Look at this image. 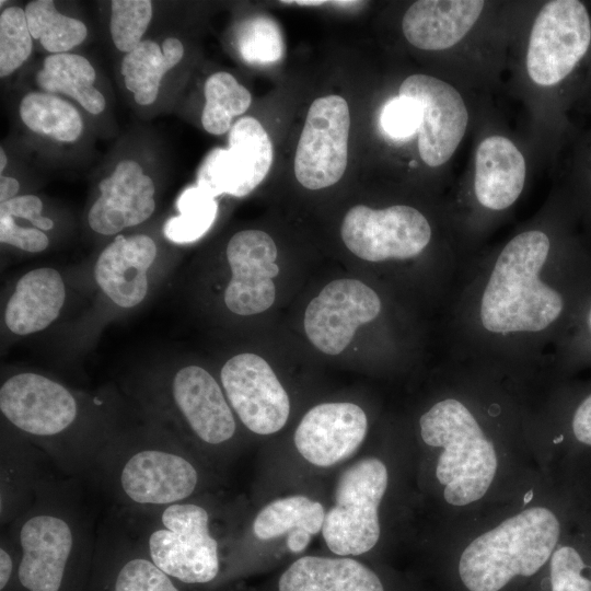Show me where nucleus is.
Segmentation results:
<instances>
[{
  "label": "nucleus",
  "instance_id": "1",
  "mask_svg": "<svg viewBox=\"0 0 591 591\" xmlns=\"http://www.w3.org/2000/svg\"><path fill=\"white\" fill-rule=\"evenodd\" d=\"M74 480L44 477L9 523L20 556L18 591H86L97 532Z\"/></svg>",
  "mask_w": 591,
  "mask_h": 591
},
{
  "label": "nucleus",
  "instance_id": "2",
  "mask_svg": "<svg viewBox=\"0 0 591 591\" xmlns=\"http://www.w3.org/2000/svg\"><path fill=\"white\" fill-rule=\"evenodd\" d=\"M575 505H531L464 543L443 570L445 591H528L544 576Z\"/></svg>",
  "mask_w": 591,
  "mask_h": 591
},
{
  "label": "nucleus",
  "instance_id": "3",
  "mask_svg": "<svg viewBox=\"0 0 591 591\" xmlns=\"http://www.w3.org/2000/svg\"><path fill=\"white\" fill-rule=\"evenodd\" d=\"M5 421L68 475L91 473L115 431L86 424L84 404L62 383L36 372L7 378L0 387Z\"/></svg>",
  "mask_w": 591,
  "mask_h": 591
},
{
  "label": "nucleus",
  "instance_id": "4",
  "mask_svg": "<svg viewBox=\"0 0 591 591\" xmlns=\"http://www.w3.org/2000/svg\"><path fill=\"white\" fill-rule=\"evenodd\" d=\"M124 513L154 511L189 500L200 473L166 429L117 431L91 473Z\"/></svg>",
  "mask_w": 591,
  "mask_h": 591
},
{
  "label": "nucleus",
  "instance_id": "5",
  "mask_svg": "<svg viewBox=\"0 0 591 591\" xmlns=\"http://www.w3.org/2000/svg\"><path fill=\"white\" fill-rule=\"evenodd\" d=\"M551 248L538 230L514 236L499 254L480 301L483 326L494 334L541 332L564 315V293L540 279Z\"/></svg>",
  "mask_w": 591,
  "mask_h": 591
},
{
  "label": "nucleus",
  "instance_id": "6",
  "mask_svg": "<svg viewBox=\"0 0 591 591\" xmlns=\"http://www.w3.org/2000/svg\"><path fill=\"white\" fill-rule=\"evenodd\" d=\"M420 437L438 449L434 476L443 500L453 508L474 506L496 482L499 452L494 441L457 398L437 402L419 419Z\"/></svg>",
  "mask_w": 591,
  "mask_h": 591
},
{
  "label": "nucleus",
  "instance_id": "7",
  "mask_svg": "<svg viewBox=\"0 0 591 591\" xmlns=\"http://www.w3.org/2000/svg\"><path fill=\"white\" fill-rule=\"evenodd\" d=\"M114 511L153 564L184 589L208 587L221 577L219 544L202 505L189 499L149 512Z\"/></svg>",
  "mask_w": 591,
  "mask_h": 591
},
{
  "label": "nucleus",
  "instance_id": "8",
  "mask_svg": "<svg viewBox=\"0 0 591 591\" xmlns=\"http://www.w3.org/2000/svg\"><path fill=\"white\" fill-rule=\"evenodd\" d=\"M389 484L383 461L366 457L339 476L335 505L327 513L322 534L329 551L348 557L371 551L381 534L379 507Z\"/></svg>",
  "mask_w": 591,
  "mask_h": 591
},
{
  "label": "nucleus",
  "instance_id": "9",
  "mask_svg": "<svg viewBox=\"0 0 591 591\" xmlns=\"http://www.w3.org/2000/svg\"><path fill=\"white\" fill-rule=\"evenodd\" d=\"M591 24L578 0H553L543 5L532 26L526 70L536 84L564 80L588 51Z\"/></svg>",
  "mask_w": 591,
  "mask_h": 591
},
{
  "label": "nucleus",
  "instance_id": "10",
  "mask_svg": "<svg viewBox=\"0 0 591 591\" xmlns=\"http://www.w3.org/2000/svg\"><path fill=\"white\" fill-rule=\"evenodd\" d=\"M340 234L356 256L382 262L420 254L430 241L431 228L425 216L410 206L372 209L357 205L345 215Z\"/></svg>",
  "mask_w": 591,
  "mask_h": 591
},
{
  "label": "nucleus",
  "instance_id": "11",
  "mask_svg": "<svg viewBox=\"0 0 591 591\" xmlns=\"http://www.w3.org/2000/svg\"><path fill=\"white\" fill-rule=\"evenodd\" d=\"M350 114L347 101L336 94L311 104L294 157V175L308 189L336 184L348 160Z\"/></svg>",
  "mask_w": 591,
  "mask_h": 591
},
{
  "label": "nucleus",
  "instance_id": "12",
  "mask_svg": "<svg viewBox=\"0 0 591 591\" xmlns=\"http://www.w3.org/2000/svg\"><path fill=\"white\" fill-rule=\"evenodd\" d=\"M273 158V144L262 124L254 117H242L230 129L229 147L207 154L196 185L213 197H244L266 177Z\"/></svg>",
  "mask_w": 591,
  "mask_h": 591
},
{
  "label": "nucleus",
  "instance_id": "13",
  "mask_svg": "<svg viewBox=\"0 0 591 591\" xmlns=\"http://www.w3.org/2000/svg\"><path fill=\"white\" fill-rule=\"evenodd\" d=\"M225 397L242 424L257 434L279 431L290 414L288 394L268 362L255 354H240L222 367Z\"/></svg>",
  "mask_w": 591,
  "mask_h": 591
},
{
  "label": "nucleus",
  "instance_id": "14",
  "mask_svg": "<svg viewBox=\"0 0 591 591\" xmlns=\"http://www.w3.org/2000/svg\"><path fill=\"white\" fill-rule=\"evenodd\" d=\"M86 591H186L149 558L123 519L113 511L97 532Z\"/></svg>",
  "mask_w": 591,
  "mask_h": 591
},
{
  "label": "nucleus",
  "instance_id": "15",
  "mask_svg": "<svg viewBox=\"0 0 591 591\" xmlns=\"http://www.w3.org/2000/svg\"><path fill=\"white\" fill-rule=\"evenodd\" d=\"M165 413L206 445H222L235 434L233 410L216 379L204 368L178 369L166 386Z\"/></svg>",
  "mask_w": 591,
  "mask_h": 591
},
{
  "label": "nucleus",
  "instance_id": "16",
  "mask_svg": "<svg viewBox=\"0 0 591 591\" xmlns=\"http://www.w3.org/2000/svg\"><path fill=\"white\" fill-rule=\"evenodd\" d=\"M398 95L414 100L419 108L418 151L431 167L448 162L465 134L468 113L461 94L451 84L428 74H412Z\"/></svg>",
  "mask_w": 591,
  "mask_h": 591
},
{
  "label": "nucleus",
  "instance_id": "17",
  "mask_svg": "<svg viewBox=\"0 0 591 591\" xmlns=\"http://www.w3.org/2000/svg\"><path fill=\"white\" fill-rule=\"evenodd\" d=\"M381 311L375 291L356 279H337L312 299L304 313V329L322 352L335 356L352 340L360 325L373 321Z\"/></svg>",
  "mask_w": 591,
  "mask_h": 591
},
{
  "label": "nucleus",
  "instance_id": "18",
  "mask_svg": "<svg viewBox=\"0 0 591 591\" xmlns=\"http://www.w3.org/2000/svg\"><path fill=\"white\" fill-rule=\"evenodd\" d=\"M231 279L224 291L227 308L237 315H253L269 309L276 297L274 278L277 246L269 234L260 230L235 233L225 250Z\"/></svg>",
  "mask_w": 591,
  "mask_h": 591
},
{
  "label": "nucleus",
  "instance_id": "19",
  "mask_svg": "<svg viewBox=\"0 0 591 591\" xmlns=\"http://www.w3.org/2000/svg\"><path fill=\"white\" fill-rule=\"evenodd\" d=\"M367 429V416L358 405L322 403L301 419L294 444L308 462L327 467L349 457L364 440Z\"/></svg>",
  "mask_w": 591,
  "mask_h": 591
},
{
  "label": "nucleus",
  "instance_id": "20",
  "mask_svg": "<svg viewBox=\"0 0 591 591\" xmlns=\"http://www.w3.org/2000/svg\"><path fill=\"white\" fill-rule=\"evenodd\" d=\"M88 222L100 234L112 235L147 221L155 209V186L135 160H123L99 184Z\"/></svg>",
  "mask_w": 591,
  "mask_h": 591
},
{
  "label": "nucleus",
  "instance_id": "21",
  "mask_svg": "<svg viewBox=\"0 0 591 591\" xmlns=\"http://www.w3.org/2000/svg\"><path fill=\"white\" fill-rule=\"evenodd\" d=\"M157 253L154 240L147 234L117 235L94 265L97 286L123 309L138 305L148 293V270Z\"/></svg>",
  "mask_w": 591,
  "mask_h": 591
},
{
  "label": "nucleus",
  "instance_id": "22",
  "mask_svg": "<svg viewBox=\"0 0 591 591\" xmlns=\"http://www.w3.org/2000/svg\"><path fill=\"white\" fill-rule=\"evenodd\" d=\"M484 4L480 0L416 1L403 16V34L419 49L450 48L473 27Z\"/></svg>",
  "mask_w": 591,
  "mask_h": 591
},
{
  "label": "nucleus",
  "instance_id": "23",
  "mask_svg": "<svg viewBox=\"0 0 591 591\" xmlns=\"http://www.w3.org/2000/svg\"><path fill=\"white\" fill-rule=\"evenodd\" d=\"M65 301V283L55 268L32 269L16 281L4 309V323L18 336L40 332L59 316Z\"/></svg>",
  "mask_w": 591,
  "mask_h": 591
},
{
  "label": "nucleus",
  "instance_id": "24",
  "mask_svg": "<svg viewBox=\"0 0 591 591\" xmlns=\"http://www.w3.org/2000/svg\"><path fill=\"white\" fill-rule=\"evenodd\" d=\"M525 161L515 144L501 136L484 139L475 155L474 189L478 202L491 210L510 207L520 196Z\"/></svg>",
  "mask_w": 591,
  "mask_h": 591
},
{
  "label": "nucleus",
  "instance_id": "25",
  "mask_svg": "<svg viewBox=\"0 0 591 591\" xmlns=\"http://www.w3.org/2000/svg\"><path fill=\"white\" fill-rule=\"evenodd\" d=\"M277 591H387L381 576L350 557L303 556L280 575Z\"/></svg>",
  "mask_w": 591,
  "mask_h": 591
},
{
  "label": "nucleus",
  "instance_id": "26",
  "mask_svg": "<svg viewBox=\"0 0 591 591\" xmlns=\"http://www.w3.org/2000/svg\"><path fill=\"white\" fill-rule=\"evenodd\" d=\"M577 507L534 587L544 591H591V511Z\"/></svg>",
  "mask_w": 591,
  "mask_h": 591
},
{
  "label": "nucleus",
  "instance_id": "27",
  "mask_svg": "<svg viewBox=\"0 0 591 591\" xmlns=\"http://www.w3.org/2000/svg\"><path fill=\"white\" fill-rule=\"evenodd\" d=\"M39 450L21 438L1 439V523L9 524L32 501L45 477L39 471Z\"/></svg>",
  "mask_w": 591,
  "mask_h": 591
},
{
  "label": "nucleus",
  "instance_id": "28",
  "mask_svg": "<svg viewBox=\"0 0 591 591\" xmlns=\"http://www.w3.org/2000/svg\"><path fill=\"white\" fill-rule=\"evenodd\" d=\"M183 56L184 46L176 37H167L161 45L152 39H143L134 50L125 54L120 74L138 105L148 106L157 101L163 77Z\"/></svg>",
  "mask_w": 591,
  "mask_h": 591
},
{
  "label": "nucleus",
  "instance_id": "29",
  "mask_svg": "<svg viewBox=\"0 0 591 591\" xmlns=\"http://www.w3.org/2000/svg\"><path fill=\"white\" fill-rule=\"evenodd\" d=\"M95 80L92 63L72 53L47 56L36 74V84L43 92L69 96L86 112L99 115L105 109L106 100L94 85Z\"/></svg>",
  "mask_w": 591,
  "mask_h": 591
},
{
  "label": "nucleus",
  "instance_id": "30",
  "mask_svg": "<svg viewBox=\"0 0 591 591\" xmlns=\"http://www.w3.org/2000/svg\"><path fill=\"white\" fill-rule=\"evenodd\" d=\"M19 114L33 132L59 142H74L83 131L80 112L59 95L30 92L22 97Z\"/></svg>",
  "mask_w": 591,
  "mask_h": 591
},
{
  "label": "nucleus",
  "instance_id": "31",
  "mask_svg": "<svg viewBox=\"0 0 591 591\" xmlns=\"http://www.w3.org/2000/svg\"><path fill=\"white\" fill-rule=\"evenodd\" d=\"M324 519V508L320 502L296 495L266 505L253 522V533L262 541L296 530H304L314 535L322 530Z\"/></svg>",
  "mask_w": 591,
  "mask_h": 591
},
{
  "label": "nucleus",
  "instance_id": "32",
  "mask_svg": "<svg viewBox=\"0 0 591 591\" xmlns=\"http://www.w3.org/2000/svg\"><path fill=\"white\" fill-rule=\"evenodd\" d=\"M24 11L33 39L50 55L69 53L88 36L86 25L59 12L51 0L30 1Z\"/></svg>",
  "mask_w": 591,
  "mask_h": 591
},
{
  "label": "nucleus",
  "instance_id": "33",
  "mask_svg": "<svg viewBox=\"0 0 591 591\" xmlns=\"http://www.w3.org/2000/svg\"><path fill=\"white\" fill-rule=\"evenodd\" d=\"M204 94L201 124L215 136L229 131L233 118L245 113L252 103L250 91L225 71L215 72L206 80Z\"/></svg>",
  "mask_w": 591,
  "mask_h": 591
},
{
  "label": "nucleus",
  "instance_id": "34",
  "mask_svg": "<svg viewBox=\"0 0 591 591\" xmlns=\"http://www.w3.org/2000/svg\"><path fill=\"white\" fill-rule=\"evenodd\" d=\"M176 207L178 213L171 217L163 227L164 236L176 244L199 240L217 218L216 197L198 185L184 189L176 201Z\"/></svg>",
  "mask_w": 591,
  "mask_h": 591
},
{
  "label": "nucleus",
  "instance_id": "35",
  "mask_svg": "<svg viewBox=\"0 0 591 591\" xmlns=\"http://www.w3.org/2000/svg\"><path fill=\"white\" fill-rule=\"evenodd\" d=\"M33 50L25 11L10 5L0 13V77L16 71L28 59Z\"/></svg>",
  "mask_w": 591,
  "mask_h": 591
},
{
  "label": "nucleus",
  "instance_id": "36",
  "mask_svg": "<svg viewBox=\"0 0 591 591\" xmlns=\"http://www.w3.org/2000/svg\"><path fill=\"white\" fill-rule=\"evenodd\" d=\"M152 16L149 0L111 1L109 33L115 47L125 54L134 50L143 40Z\"/></svg>",
  "mask_w": 591,
  "mask_h": 591
},
{
  "label": "nucleus",
  "instance_id": "37",
  "mask_svg": "<svg viewBox=\"0 0 591 591\" xmlns=\"http://www.w3.org/2000/svg\"><path fill=\"white\" fill-rule=\"evenodd\" d=\"M237 47L244 60L258 65L276 62L285 53L283 37L278 24L265 15L252 18L243 24Z\"/></svg>",
  "mask_w": 591,
  "mask_h": 591
},
{
  "label": "nucleus",
  "instance_id": "38",
  "mask_svg": "<svg viewBox=\"0 0 591 591\" xmlns=\"http://www.w3.org/2000/svg\"><path fill=\"white\" fill-rule=\"evenodd\" d=\"M383 130L394 139H405L418 131L420 113L416 102L398 95L390 100L381 113Z\"/></svg>",
  "mask_w": 591,
  "mask_h": 591
},
{
  "label": "nucleus",
  "instance_id": "39",
  "mask_svg": "<svg viewBox=\"0 0 591 591\" xmlns=\"http://www.w3.org/2000/svg\"><path fill=\"white\" fill-rule=\"evenodd\" d=\"M0 242L28 253H39L49 245L46 233L35 227L18 224L14 218L0 216Z\"/></svg>",
  "mask_w": 591,
  "mask_h": 591
},
{
  "label": "nucleus",
  "instance_id": "40",
  "mask_svg": "<svg viewBox=\"0 0 591 591\" xmlns=\"http://www.w3.org/2000/svg\"><path fill=\"white\" fill-rule=\"evenodd\" d=\"M43 202L36 195H20L0 204V216H9L14 219H23L31 222L42 231L54 228V221L42 215Z\"/></svg>",
  "mask_w": 591,
  "mask_h": 591
},
{
  "label": "nucleus",
  "instance_id": "41",
  "mask_svg": "<svg viewBox=\"0 0 591 591\" xmlns=\"http://www.w3.org/2000/svg\"><path fill=\"white\" fill-rule=\"evenodd\" d=\"M566 429L576 448L591 450V390L573 404Z\"/></svg>",
  "mask_w": 591,
  "mask_h": 591
},
{
  "label": "nucleus",
  "instance_id": "42",
  "mask_svg": "<svg viewBox=\"0 0 591 591\" xmlns=\"http://www.w3.org/2000/svg\"><path fill=\"white\" fill-rule=\"evenodd\" d=\"M18 548L8 533L1 535L0 543V591H18L19 589Z\"/></svg>",
  "mask_w": 591,
  "mask_h": 591
},
{
  "label": "nucleus",
  "instance_id": "43",
  "mask_svg": "<svg viewBox=\"0 0 591 591\" xmlns=\"http://www.w3.org/2000/svg\"><path fill=\"white\" fill-rule=\"evenodd\" d=\"M311 534L304 530H296L288 534L287 546L292 553H300L305 549L311 540Z\"/></svg>",
  "mask_w": 591,
  "mask_h": 591
},
{
  "label": "nucleus",
  "instance_id": "44",
  "mask_svg": "<svg viewBox=\"0 0 591 591\" xmlns=\"http://www.w3.org/2000/svg\"><path fill=\"white\" fill-rule=\"evenodd\" d=\"M19 190L20 183L16 178L7 175L0 176V204L15 198Z\"/></svg>",
  "mask_w": 591,
  "mask_h": 591
},
{
  "label": "nucleus",
  "instance_id": "45",
  "mask_svg": "<svg viewBox=\"0 0 591 591\" xmlns=\"http://www.w3.org/2000/svg\"><path fill=\"white\" fill-rule=\"evenodd\" d=\"M581 328H582L583 341L588 339L591 346V301L589 302L588 306L584 309Z\"/></svg>",
  "mask_w": 591,
  "mask_h": 591
},
{
  "label": "nucleus",
  "instance_id": "46",
  "mask_svg": "<svg viewBox=\"0 0 591 591\" xmlns=\"http://www.w3.org/2000/svg\"><path fill=\"white\" fill-rule=\"evenodd\" d=\"M7 164H8L7 153L3 150V148L1 147L0 148V173H1V175H3V171H4L5 166H7Z\"/></svg>",
  "mask_w": 591,
  "mask_h": 591
},
{
  "label": "nucleus",
  "instance_id": "47",
  "mask_svg": "<svg viewBox=\"0 0 591 591\" xmlns=\"http://www.w3.org/2000/svg\"><path fill=\"white\" fill-rule=\"evenodd\" d=\"M528 591H544V590H542V589H540V588H536V587H534V588H532V589H530V590H528Z\"/></svg>",
  "mask_w": 591,
  "mask_h": 591
}]
</instances>
